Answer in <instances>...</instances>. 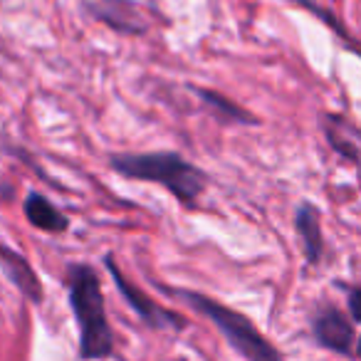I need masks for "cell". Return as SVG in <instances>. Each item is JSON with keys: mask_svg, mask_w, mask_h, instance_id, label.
Instances as JSON below:
<instances>
[{"mask_svg": "<svg viewBox=\"0 0 361 361\" xmlns=\"http://www.w3.org/2000/svg\"><path fill=\"white\" fill-rule=\"evenodd\" d=\"M67 297L77 322L80 361H104L114 356V331L106 314L99 272L87 262H72L65 272Z\"/></svg>", "mask_w": 361, "mask_h": 361, "instance_id": "1", "label": "cell"}, {"mask_svg": "<svg viewBox=\"0 0 361 361\" xmlns=\"http://www.w3.org/2000/svg\"><path fill=\"white\" fill-rule=\"evenodd\" d=\"M109 169L129 180H144L166 188L183 208L193 211L206 193L208 176L193 161L176 151H149V154H114Z\"/></svg>", "mask_w": 361, "mask_h": 361, "instance_id": "2", "label": "cell"}, {"mask_svg": "<svg viewBox=\"0 0 361 361\" xmlns=\"http://www.w3.org/2000/svg\"><path fill=\"white\" fill-rule=\"evenodd\" d=\"M164 290L169 292V295L183 300L191 310H196L198 314L208 317V319L216 324V329L226 336L231 349H235L245 361H285L282 351L257 329L255 322L247 314L233 310L226 302H218V300H213V297L203 295V292L173 290V287H164Z\"/></svg>", "mask_w": 361, "mask_h": 361, "instance_id": "3", "label": "cell"}, {"mask_svg": "<svg viewBox=\"0 0 361 361\" xmlns=\"http://www.w3.org/2000/svg\"><path fill=\"white\" fill-rule=\"evenodd\" d=\"M104 265H106V270H109V275H111V280H114L119 295L124 297L126 305L136 312V317H139L141 324H144L146 329H151V331H166V329L169 331H183L186 329L188 326L186 317L178 314V312H173V310H166V307H161L154 297H149L146 292H141L139 287H136L134 282L121 272V267L116 265L114 255H106Z\"/></svg>", "mask_w": 361, "mask_h": 361, "instance_id": "4", "label": "cell"}, {"mask_svg": "<svg viewBox=\"0 0 361 361\" xmlns=\"http://www.w3.org/2000/svg\"><path fill=\"white\" fill-rule=\"evenodd\" d=\"M310 329L317 346L331 351V354L356 359V324L341 307L331 305V302H319L312 314Z\"/></svg>", "mask_w": 361, "mask_h": 361, "instance_id": "5", "label": "cell"}, {"mask_svg": "<svg viewBox=\"0 0 361 361\" xmlns=\"http://www.w3.org/2000/svg\"><path fill=\"white\" fill-rule=\"evenodd\" d=\"M85 8L94 20L104 23L116 32H124V35L146 32V23L141 20L139 6L131 0H87Z\"/></svg>", "mask_w": 361, "mask_h": 361, "instance_id": "6", "label": "cell"}, {"mask_svg": "<svg viewBox=\"0 0 361 361\" xmlns=\"http://www.w3.org/2000/svg\"><path fill=\"white\" fill-rule=\"evenodd\" d=\"M0 270L6 272V277L18 287V292L25 300H30L32 305L45 302V287H42L37 272L32 270L30 260L23 252H18L16 247L3 245V243H0Z\"/></svg>", "mask_w": 361, "mask_h": 361, "instance_id": "7", "label": "cell"}, {"mask_svg": "<svg viewBox=\"0 0 361 361\" xmlns=\"http://www.w3.org/2000/svg\"><path fill=\"white\" fill-rule=\"evenodd\" d=\"M295 231L300 235L302 252L310 267L319 265L324 257V233H322V213L312 201H302L295 211Z\"/></svg>", "mask_w": 361, "mask_h": 361, "instance_id": "8", "label": "cell"}, {"mask_svg": "<svg viewBox=\"0 0 361 361\" xmlns=\"http://www.w3.org/2000/svg\"><path fill=\"white\" fill-rule=\"evenodd\" d=\"M322 129L326 134L329 146L346 159L349 164H359V126L351 119H346L344 114H322Z\"/></svg>", "mask_w": 361, "mask_h": 361, "instance_id": "9", "label": "cell"}, {"mask_svg": "<svg viewBox=\"0 0 361 361\" xmlns=\"http://www.w3.org/2000/svg\"><path fill=\"white\" fill-rule=\"evenodd\" d=\"M23 213H25L27 223L42 233L60 235V233H67V228H70V218H67L50 198L42 196V193H37V191H30L25 196Z\"/></svg>", "mask_w": 361, "mask_h": 361, "instance_id": "10", "label": "cell"}, {"mask_svg": "<svg viewBox=\"0 0 361 361\" xmlns=\"http://www.w3.org/2000/svg\"><path fill=\"white\" fill-rule=\"evenodd\" d=\"M196 92V97L208 106L213 116H216L221 124H257V116H252L247 109H243L240 104H235L233 99L223 97L216 90H206V87H191Z\"/></svg>", "mask_w": 361, "mask_h": 361, "instance_id": "11", "label": "cell"}, {"mask_svg": "<svg viewBox=\"0 0 361 361\" xmlns=\"http://www.w3.org/2000/svg\"><path fill=\"white\" fill-rule=\"evenodd\" d=\"M346 314L354 324L361 322V287L346 285Z\"/></svg>", "mask_w": 361, "mask_h": 361, "instance_id": "12", "label": "cell"}, {"mask_svg": "<svg viewBox=\"0 0 361 361\" xmlns=\"http://www.w3.org/2000/svg\"><path fill=\"white\" fill-rule=\"evenodd\" d=\"M295 3H300V6H307V8H310V11H314L317 16H319V18H324V20L329 23V25H331V30H334L336 35H341V37H346V40H349V32H346L344 27L339 25V23H334V20H331V16H329V13L319 11V8H314V6H312V3H310V0H295Z\"/></svg>", "mask_w": 361, "mask_h": 361, "instance_id": "13", "label": "cell"}]
</instances>
